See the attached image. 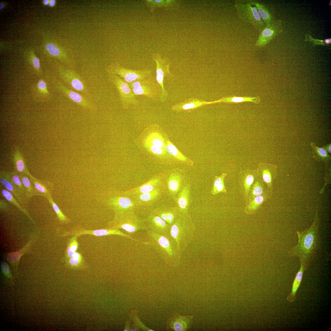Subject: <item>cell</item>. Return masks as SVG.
Returning <instances> with one entry per match:
<instances>
[{
    "instance_id": "cell-27",
    "label": "cell",
    "mask_w": 331,
    "mask_h": 331,
    "mask_svg": "<svg viewBox=\"0 0 331 331\" xmlns=\"http://www.w3.org/2000/svg\"><path fill=\"white\" fill-rule=\"evenodd\" d=\"M29 177L34 187L40 193V196L46 198L49 195L53 189V184L49 181L39 180L28 173Z\"/></svg>"
},
{
    "instance_id": "cell-41",
    "label": "cell",
    "mask_w": 331,
    "mask_h": 331,
    "mask_svg": "<svg viewBox=\"0 0 331 331\" xmlns=\"http://www.w3.org/2000/svg\"><path fill=\"white\" fill-rule=\"evenodd\" d=\"M227 175V173H223L219 176H215V177L211 190V192L212 195H215L217 188L220 183L224 181V179Z\"/></svg>"
},
{
    "instance_id": "cell-37",
    "label": "cell",
    "mask_w": 331,
    "mask_h": 331,
    "mask_svg": "<svg viewBox=\"0 0 331 331\" xmlns=\"http://www.w3.org/2000/svg\"><path fill=\"white\" fill-rule=\"evenodd\" d=\"M1 189L2 194L6 200L9 202L14 204L18 207L20 210L24 212L33 223H34L29 213L19 204L17 200L13 196V195L6 189L2 188Z\"/></svg>"
},
{
    "instance_id": "cell-15",
    "label": "cell",
    "mask_w": 331,
    "mask_h": 331,
    "mask_svg": "<svg viewBox=\"0 0 331 331\" xmlns=\"http://www.w3.org/2000/svg\"><path fill=\"white\" fill-rule=\"evenodd\" d=\"M56 88L68 98L82 108L89 110L95 109V106L90 99L78 92L66 86L57 79L54 80Z\"/></svg>"
},
{
    "instance_id": "cell-4",
    "label": "cell",
    "mask_w": 331,
    "mask_h": 331,
    "mask_svg": "<svg viewBox=\"0 0 331 331\" xmlns=\"http://www.w3.org/2000/svg\"><path fill=\"white\" fill-rule=\"evenodd\" d=\"M107 228L121 229L129 234L146 230L144 219L138 217L134 210L115 214L113 219L108 222Z\"/></svg>"
},
{
    "instance_id": "cell-52",
    "label": "cell",
    "mask_w": 331,
    "mask_h": 331,
    "mask_svg": "<svg viewBox=\"0 0 331 331\" xmlns=\"http://www.w3.org/2000/svg\"><path fill=\"white\" fill-rule=\"evenodd\" d=\"M55 0H51L50 2V5L51 6H53L55 4Z\"/></svg>"
},
{
    "instance_id": "cell-54",
    "label": "cell",
    "mask_w": 331,
    "mask_h": 331,
    "mask_svg": "<svg viewBox=\"0 0 331 331\" xmlns=\"http://www.w3.org/2000/svg\"><path fill=\"white\" fill-rule=\"evenodd\" d=\"M3 5H2V4H1V3H0V9H2V8H3Z\"/></svg>"
},
{
    "instance_id": "cell-20",
    "label": "cell",
    "mask_w": 331,
    "mask_h": 331,
    "mask_svg": "<svg viewBox=\"0 0 331 331\" xmlns=\"http://www.w3.org/2000/svg\"><path fill=\"white\" fill-rule=\"evenodd\" d=\"M257 169L267 189L272 193L273 181L277 175L276 166L272 164L261 162Z\"/></svg>"
},
{
    "instance_id": "cell-1",
    "label": "cell",
    "mask_w": 331,
    "mask_h": 331,
    "mask_svg": "<svg viewBox=\"0 0 331 331\" xmlns=\"http://www.w3.org/2000/svg\"><path fill=\"white\" fill-rule=\"evenodd\" d=\"M320 222L317 211L311 226L303 231H297L298 242L290 251L291 255L298 257L300 263L307 264L317 249L319 243Z\"/></svg>"
},
{
    "instance_id": "cell-35",
    "label": "cell",
    "mask_w": 331,
    "mask_h": 331,
    "mask_svg": "<svg viewBox=\"0 0 331 331\" xmlns=\"http://www.w3.org/2000/svg\"><path fill=\"white\" fill-rule=\"evenodd\" d=\"M19 175L24 186L28 199L33 196H40L29 177L24 174H21Z\"/></svg>"
},
{
    "instance_id": "cell-30",
    "label": "cell",
    "mask_w": 331,
    "mask_h": 331,
    "mask_svg": "<svg viewBox=\"0 0 331 331\" xmlns=\"http://www.w3.org/2000/svg\"><path fill=\"white\" fill-rule=\"evenodd\" d=\"M310 146L311 148L313 156L316 161L322 162L325 164H328L331 160V156L323 147L318 146L316 143L312 142Z\"/></svg>"
},
{
    "instance_id": "cell-43",
    "label": "cell",
    "mask_w": 331,
    "mask_h": 331,
    "mask_svg": "<svg viewBox=\"0 0 331 331\" xmlns=\"http://www.w3.org/2000/svg\"><path fill=\"white\" fill-rule=\"evenodd\" d=\"M46 48L50 54L53 56H57L60 54L59 50L53 44H48L46 46Z\"/></svg>"
},
{
    "instance_id": "cell-47",
    "label": "cell",
    "mask_w": 331,
    "mask_h": 331,
    "mask_svg": "<svg viewBox=\"0 0 331 331\" xmlns=\"http://www.w3.org/2000/svg\"><path fill=\"white\" fill-rule=\"evenodd\" d=\"M34 67L37 70L38 73H39V69L40 68V64L39 60L38 58L35 57L31 59Z\"/></svg>"
},
{
    "instance_id": "cell-2",
    "label": "cell",
    "mask_w": 331,
    "mask_h": 331,
    "mask_svg": "<svg viewBox=\"0 0 331 331\" xmlns=\"http://www.w3.org/2000/svg\"><path fill=\"white\" fill-rule=\"evenodd\" d=\"M146 231L150 244L165 262L172 266L178 265L181 254L170 235H163L149 230Z\"/></svg>"
},
{
    "instance_id": "cell-24",
    "label": "cell",
    "mask_w": 331,
    "mask_h": 331,
    "mask_svg": "<svg viewBox=\"0 0 331 331\" xmlns=\"http://www.w3.org/2000/svg\"><path fill=\"white\" fill-rule=\"evenodd\" d=\"M215 103V101H206L202 99L191 97L173 105L172 108L177 111H189L204 105Z\"/></svg>"
},
{
    "instance_id": "cell-28",
    "label": "cell",
    "mask_w": 331,
    "mask_h": 331,
    "mask_svg": "<svg viewBox=\"0 0 331 331\" xmlns=\"http://www.w3.org/2000/svg\"><path fill=\"white\" fill-rule=\"evenodd\" d=\"M300 268L294 280L291 291L286 298L287 300L290 302H294L296 299L297 291L300 285L304 272L306 268V264L302 263H300Z\"/></svg>"
},
{
    "instance_id": "cell-14",
    "label": "cell",
    "mask_w": 331,
    "mask_h": 331,
    "mask_svg": "<svg viewBox=\"0 0 331 331\" xmlns=\"http://www.w3.org/2000/svg\"><path fill=\"white\" fill-rule=\"evenodd\" d=\"M85 234L94 235L98 236L116 235L127 238L138 242H139V240L135 239L129 235L121 232L119 229L109 228H107L106 229L89 230L82 227H80V226H77L73 228L70 231L65 232L63 235V236L74 235L78 237L81 235Z\"/></svg>"
},
{
    "instance_id": "cell-40",
    "label": "cell",
    "mask_w": 331,
    "mask_h": 331,
    "mask_svg": "<svg viewBox=\"0 0 331 331\" xmlns=\"http://www.w3.org/2000/svg\"><path fill=\"white\" fill-rule=\"evenodd\" d=\"M145 1L151 12L156 8L166 6L171 4L172 2V1L161 0H147Z\"/></svg>"
},
{
    "instance_id": "cell-23",
    "label": "cell",
    "mask_w": 331,
    "mask_h": 331,
    "mask_svg": "<svg viewBox=\"0 0 331 331\" xmlns=\"http://www.w3.org/2000/svg\"><path fill=\"white\" fill-rule=\"evenodd\" d=\"M191 185L188 181L183 187L175 200L181 214H188L191 202Z\"/></svg>"
},
{
    "instance_id": "cell-8",
    "label": "cell",
    "mask_w": 331,
    "mask_h": 331,
    "mask_svg": "<svg viewBox=\"0 0 331 331\" xmlns=\"http://www.w3.org/2000/svg\"><path fill=\"white\" fill-rule=\"evenodd\" d=\"M106 71L108 74L119 76L128 83L152 76L150 70L131 69L123 67L118 63H113L109 65Z\"/></svg>"
},
{
    "instance_id": "cell-50",
    "label": "cell",
    "mask_w": 331,
    "mask_h": 331,
    "mask_svg": "<svg viewBox=\"0 0 331 331\" xmlns=\"http://www.w3.org/2000/svg\"><path fill=\"white\" fill-rule=\"evenodd\" d=\"M326 151V152L330 155L331 153V144L329 143L326 145H324L322 147Z\"/></svg>"
},
{
    "instance_id": "cell-17",
    "label": "cell",
    "mask_w": 331,
    "mask_h": 331,
    "mask_svg": "<svg viewBox=\"0 0 331 331\" xmlns=\"http://www.w3.org/2000/svg\"><path fill=\"white\" fill-rule=\"evenodd\" d=\"M146 230L165 235H170V226L160 217L151 211L144 219Z\"/></svg>"
},
{
    "instance_id": "cell-48",
    "label": "cell",
    "mask_w": 331,
    "mask_h": 331,
    "mask_svg": "<svg viewBox=\"0 0 331 331\" xmlns=\"http://www.w3.org/2000/svg\"><path fill=\"white\" fill-rule=\"evenodd\" d=\"M151 149L153 153L156 154H161L163 153V150L161 147L154 145L152 146Z\"/></svg>"
},
{
    "instance_id": "cell-10",
    "label": "cell",
    "mask_w": 331,
    "mask_h": 331,
    "mask_svg": "<svg viewBox=\"0 0 331 331\" xmlns=\"http://www.w3.org/2000/svg\"><path fill=\"white\" fill-rule=\"evenodd\" d=\"M59 76L63 81L71 89L90 99V92L84 80L75 71L60 68Z\"/></svg>"
},
{
    "instance_id": "cell-13",
    "label": "cell",
    "mask_w": 331,
    "mask_h": 331,
    "mask_svg": "<svg viewBox=\"0 0 331 331\" xmlns=\"http://www.w3.org/2000/svg\"><path fill=\"white\" fill-rule=\"evenodd\" d=\"M282 32V21L274 20L265 25L259 32L255 46L258 48L264 47Z\"/></svg>"
},
{
    "instance_id": "cell-38",
    "label": "cell",
    "mask_w": 331,
    "mask_h": 331,
    "mask_svg": "<svg viewBox=\"0 0 331 331\" xmlns=\"http://www.w3.org/2000/svg\"><path fill=\"white\" fill-rule=\"evenodd\" d=\"M47 198L51 205L60 222L63 224H68L70 223V219L63 214L58 206L54 203L51 195L49 196Z\"/></svg>"
},
{
    "instance_id": "cell-16",
    "label": "cell",
    "mask_w": 331,
    "mask_h": 331,
    "mask_svg": "<svg viewBox=\"0 0 331 331\" xmlns=\"http://www.w3.org/2000/svg\"><path fill=\"white\" fill-rule=\"evenodd\" d=\"M165 174H157L139 186L120 193L123 195L130 196L151 191L165 186Z\"/></svg>"
},
{
    "instance_id": "cell-26",
    "label": "cell",
    "mask_w": 331,
    "mask_h": 331,
    "mask_svg": "<svg viewBox=\"0 0 331 331\" xmlns=\"http://www.w3.org/2000/svg\"><path fill=\"white\" fill-rule=\"evenodd\" d=\"M272 195L270 193H267L255 196L245 204L244 212L247 215L254 214L264 202L270 198Z\"/></svg>"
},
{
    "instance_id": "cell-5",
    "label": "cell",
    "mask_w": 331,
    "mask_h": 331,
    "mask_svg": "<svg viewBox=\"0 0 331 331\" xmlns=\"http://www.w3.org/2000/svg\"><path fill=\"white\" fill-rule=\"evenodd\" d=\"M234 7L238 18L243 22L251 25L259 33L265 26L264 22L254 5L249 2L244 3L236 1Z\"/></svg>"
},
{
    "instance_id": "cell-6",
    "label": "cell",
    "mask_w": 331,
    "mask_h": 331,
    "mask_svg": "<svg viewBox=\"0 0 331 331\" xmlns=\"http://www.w3.org/2000/svg\"><path fill=\"white\" fill-rule=\"evenodd\" d=\"M128 84L136 96H144L155 101L159 100L161 89L152 76Z\"/></svg>"
},
{
    "instance_id": "cell-49",
    "label": "cell",
    "mask_w": 331,
    "mask_h": 331,
    "mask_svg": "<svg viewBox=\"0 0 331 331\" xmlns=\"http://www.w3.org/2000/svg\"><path fill=\"white\" fill-rule=\"evenodd\" d=\"M152 143L153 145L160 147H162L163 146V143L161 139H155L152 141Z\"/></svg>"
},
{
    "instance_id": "cell-34",
    "label": "cell",
    "mask_w": 331,
    "mask_h": 331,
    "mask_svg": "<svg viewBox=\"0 0 331 331\" xmlns=\"http://www.w3.org/2000/svg\"><path fill=\"white\" fill-rule=\"evenodd\" d=\"M11 181L24 201L28 199L26 191L19 175L16 173L8 174Z\"/></svg>"
},
{
    "instance_id": "cell-21",
    "label": "cell",
    "mask_w": 331,
    "mask_h": 331,
    "mask_svg": "<svg viewBox=\"0 0 331 331\" xmlns=\"http://www.w3.org/2000/svg\"><path fill=\"white\" fill-rule=\"evenodd\" d=\"M151 211L160 217L170 226L175 222L181 214L177 206L174 207L161 206L154 208Z\"/></svg>"
},
{
    "instance_id": "cell-11",
    "label": "cell",
    "mask_w": 331,
    "mask_h": 331,
    "mask_svg": "<svg viewBox=\"0 0 331 331\" xmlns=\"http://www.w3.org/2000/svg\"><path fill=\"white\" fill-rule=\"evenodd\" d=\"M152 58L156 63V80L161 89V94L159 100L161 102H164L167 99L168 94L164 86V80L165 77L172 76L169 69L171 62L167 58L162 59L160 55L154 53Z\"/></svg>"
},
{
    "instance_id": "cell-18",
    "label": "cell",
    "mask_w": 331,
    "mask_h": 331,
    "mask_svg": "<svg viewBox=\"0 0 331 331\" xmlns=\"http://www.w3.org/2000/svg\"><path fill=\"white\" fill-rule=\"evenodd\" d=\"M257 173L256 169L242 170L238 174V180L240 191L245 203L247 201L250 189Z\"/></svg>"
},
{
    "instance_id": "cell-53",
    "label": "cell",
    "mask_w": 331,
    "mask_h": 331,
    "mask_svg": "<svg viewBox=\"0 0 331 331\" xmlns=\"http://www.w3.org/2000/svg\"><path fill=\"white\" fill-rule=\"evenodd\" d=\"M48 1H49L48 0H45L44 1V4L45 5H47L48 4Z\"/></svg>"
},
{
    "instance_id": "cell-19",
    "label": "cell",
    "mask_w": 331,
    "mask_h": 331,
    "mask_svg": "<svg viewBox=\"0 0 331 331\" xmlns=\"http://www.w3.org/2000/svg\"><path fill=\"white\" fill-rule=\"evenodd\" d=\"M165 191V188L164 186L150 192L130 196L139 207L141 206H149L160 199Z\"/></svg>"
},
{
    "instance_id": "cell-39",
    "label": "cell",
    "mask_w": 331,
    "mask_h": 331,
    "mask_svg": "<svg viewBox=\"0 0 331 331\" xmlns=\"http://www.w3.org/2000/svg\"><path fill=\"white\" fill-rule=\"evenodd\" d=\"M83 258L81 254L76 252L74 255L66 261L68 265L72 268H77L83 264Z\"/></svg>"
},
{
    "instance_id": "cell-36",
    "label": "cell",
    "mask_w": 331,
    "mask_h": 331,
    "mask_svg": "<svg viewBox=\"0 0 331 331\" xmlns=\"http://www.w3.org/2000/svg\"><path fill=\"white\" fill-rule=\"evenodd\" d=\"M77 238L76 236H73L68 242L63 258L66 261L72 256L78 249V243L77 241Z\"/></svg>"
},
{
    "instance_id": "cell-7",
    "label": "cell",
    "mask_w": 331,
    "mask_h": 331,
    "mask_svg": "<svg viewBox=\"0 0 331 331\" xmlns=\"http://www.w3.org/2000/svg\"><path fill=\"white\" fill-rule=\"evenodd\" d=\"M108 74L109 81L117 89L123 107L127 108L130 105H137L138 101L128 83L117 75Z\"/></svg>"
},
{
    "instance_id": "cell-29",
    "label": "cell",
    "mask_w": 331,
    "mask_h": 331,
    "mask_svg": "<svg viewBox=\"0 0 331 331\" xmlns=\"http://www.w3.org/2000/svg\"><path fill=\"white\" fill-rule=\"evenodd\" d=\"M33 238L31 236L29 242L24 248L18 251L8 253L6 256V259L13 268H17L20 258L23 254L28 250L34 240Z\"/></svg>"
},
{
    "instance_id": "cell-42",
    "label": "cell",
    "mask_w": 331,
    "mask_h": 331,
    "mask_svg": "<svg viewBox=\"0 0 331 331\" xmlns=\"http://www.w3.org/2000/svg\"><path fill=\"white\" fill-rule=\"evenodd\" d=\"M2 272L3 275L9 280L13 282V277L8 264L4 262L1 263Z\"/></svg>"
},
{
    "instance_id": "cell-46",
    "label": "cell",
    "mask_w": 331,
    "mask_h": 331,
    "mask_svg": "<svg viewBox=\"0 0 331 331\" xmlns=\"http://www.w3.org/2000/svg\"><path fill=\"white\" fill-rule=\"evenodd\" d=\"M227 190L224 184V181L220 183L216 189L215 195L220 193H226Z\"/></svg>"
},
{
    "instance_id": "cell-3",
    "label": "cell",
    "mask_w": 331,
    "mask_h": 331,
    "mask_svg": "<svg viewBox=\"0 0 331 331\" xmlns=\"http://www.w3.org/2000/svg\"><path fill=\"white\" fill-rule=\"evenodd\" d=\"M195 230L189 214H181L171 226L170 235L181 254L191 241Z\"/></svg>"
},
{
    "instance_id": "cell-33",
    "label": "cell",
    "mask_w": 331,
    "mask_h": 331,
    "mask_svg": "<svg viewBox=\"0 0 331 331\" xmlns=\"http://www.w3.org/2000/svg\"><path fill=\"white\" fill-rule=\"evenodd\" d=\"M0 181L2 185L13 195L18 201L21 203L24 202L10 180L8 174H1Z\"/></svg>"
},
{
    "instance_id": "cell-51",
    "label": "cell",
    "mask_w": 331,
    "mask_h": 331,
    "mask_svg": "<svg viewBox=\"0 0 331 331\" xmlns=\"http://www.w3.org/2000/svg\"><path fill=\"white\" fill-rule=\"evenodd\" d=\"M7 207V204L4 201L0 200V209L2 210L6 209Z\"/></svg>"
},
{
    "instance_id": "cell-25",
    "label": "cell",
    "mask_w": 331,
    "mask_h": 331,
    "mask_svg": "<svg viewBox=\"0 0 331 331\" xmlns=\"http://www.w3.org/2000/svg\"><path fill=\"white\" fill-rule=\"evenodd\" d=\"M257 173L255 180L250 189L248 199L245 204L256 196L267 193L272 194L267 189L257 169Z\"/></svg>"
},
{
    "instance_id": "cell-22",
    "label": "cell",
    "mask_w": 331,
    "mask_h": 331,
    "mask_svg": "<svg viewBox=\"0 0 331 331\" xmlns=\"http://www.w3.org/2000/svg\"><path fill=\"white\" fill-rule=\"evenodd\" d=\"M193 318V316L177 314L169 319L168 322V327L175 331L188 330L192 326Z\"/></svg>"
},
{
    "instance_id": "cell-9",
    "label": "cell",
    "mask_w": 331,
    "mask_h": 331,
    "mask_svg": "<svg viewBox=\"0 0 331 331\" xmlns=\"http://www.w3.org/2000/svg\"><path fill=\"white\" fill-rule=\"evenodd\" d=\"M189 181L185 172L176 169L165 174V191L174 201L183 187Z\"/></svg>"
},
{
    "instance_id": "cell-31",
    "label": "cell",
    "mask_w": 331,
    "mask_h": 331,
    "mask_svg": "<svg viewBox=\"0 0 331 331\" xmlns=\"http://www.w3.org/2000/svg\"><path fill=\"white\" fill-rule=\"evenodd\" d=\"M257 8L258 13L265 25L272 22L275 19L267 7L264 4L257 1L249 2Z\"/></svg>"
},
{
    "instance_id": "cell-32",
    "label": "cell",
    "mask_w": 331,
    "mask_h": 331,
    "mask_svg": "<svg viewBox=\"0 0 331 331\" xmlns=\"http://www.w3.org/2000/svg\"><path fill=\"white\" fill-rule=\"evenodd\" d=\"M168 153L173 156L179 163L188 166H192L193 162L181 153L173 144L169 143L166 146Z\"/></svg>"
},
{
    "instance_id": "cell-12",
    "label": "cell",
    "mask_w": 331,
    "mask_h": 331,
    "mask_svg": "<svg viewBox=\"0 0 331 331\" xmlns=\"http://www.w3.org/2000/svg\"><path fill=\"white\" fill-rule=\"evenodd\" d=\"M107 202L108 205L113 209L115 214L128 210L135 211L139 207L131 196L123 195L120 192L111 195Z\"/></svg>"
},
{
    "instance_id": "cell-45",
    "label": "cell",
    "mask_w": 331,
    "mask_h": 331,
    "mask_svg": "<svg viewBox=\"0 0 331 331\" xmlns=\"http://www.w3.org/2000/svg\"><path fill=\"white\" fill-rule=\"evenodd\" d=\"M17 169L20 173L25 172V166L23 161L21 159L17 160L16 163Z\"/></svg>"
},
{
    "instance_id": "cell-44",
    "label": "cell",
    "mask_w": 331,
    "mask_h": 331,
    "mask_svg": "<svg viewBox=\"0 0 331 331\" xmlns=\"http://www.w3.org/2000/svg\"><path fill=\"white\" fill-rule=\"evenodd\" d=\"M38 91L43 94H48L49 92L48 90L46 82L43 80H40L37 83Z\"/></svg>"
}]
</instances>
